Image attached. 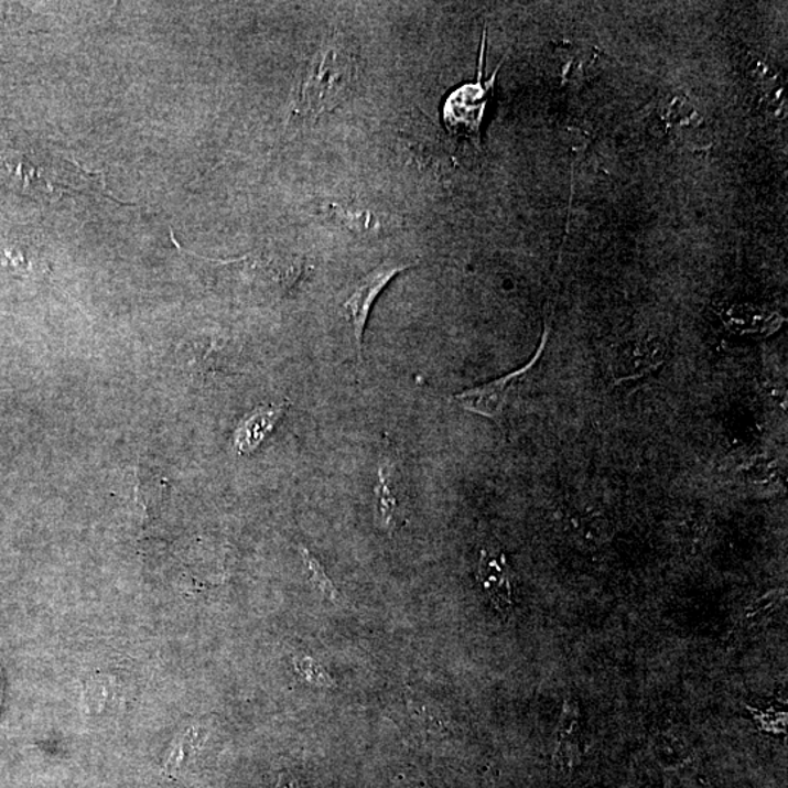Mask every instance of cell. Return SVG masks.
I'll return each instance as SVG.
<instances>
[{"label": "cell", "instance_id": "3957f363", "mask_svg": "<svg viewBox=\"0 0 788 788\" xmlns=\"http://www.w3.org/2000/svg\"><path fill=\"white\" fill-rule=\"evenodd\" d=\"M549 333H551V328H549V326L544 327L538 349H536V353L531 355L530 361L525 364L523 367L517 368L515 371L497 378V380L486 382V385L462 391V393L453 396V402H456L458 407L465 409L467 412L476 413V415L501 423L508 399H510V391L515 389L517 382L526 377L527 374L535 368L536 364L540 361V358H542L544 349H547L548 346Z\"/></svg>", "mask_w": 788, "mask_h": 788}, {"label": "cell", "instance_id": "30bf717a", "mask_svg": "<svg viewBox=\"0 0 788 788\" xmlns=\"http://www.w3.org/2000/svg\"><path fill=\"white\" fill-rule=\"evenodd\" d=\"M303 555L305 565H307L310 580H312L314 587L333 603L344 602L339 590H337L335 584L332 583V580L328 579L326 571H324L317 558L313 557L305 548H303Z\"/></svg>", "mask_w": 788, "mask_h": 788}, {"label": "cell", "instance_id": "8fae6325", "mask_svg": "<svg viewBox=\"0 0 788 788\" xmlns=\"http://www.w3.org/2000/svg\"><path fill=\"white\" fill-rule=\"evenodd\" d=\"M199 732H197V728L195 727L187 728L183 735H180L177 742H175L173 751H171L169 760H166V773L173 776V774L179 773L180 769L183 768V765L186 764L188 756H191L193 751H195V746L197 745V742H199Z\"/></svg>", "mask_w": 788, "mask_h": 788}, {"label": "cell", "instance_id": "2e32d148", "mask_svg": "<svg viewBox=\"0 0 788 788\" xmlns=\"http://www.w3.org/2000/svg\"><path fill=\"white\" fill-rule=\"evenodd\" d=\"M3 704V678L2 672H0V710H2Z\"/></svg>", "mask_w": 788, "mask_h": 788}, {"label": "cell", "instance_id": "5b68a950", "mask_svg": "<svg viewBox=\"0 0 788 788\" xmlns=\"http://www.w3.org/2000/svg\"><path fill=\"white\" fill-rule=\"evenodd\" d=\"M477 580L495 609L504 616H510L515 598H512L511 573L506 557L482 551Z\"/></svg>", "mask_w": 788, "mask_h": 788}, {"label": "cell", "instance_id": "6da1fadb", "mask_svg": "<svg viewBox=\"0 0 788 788\" xmlns=\"http://www.w3.org/2000/svg\"><path fill=\"white\" fill-rule=\"evenodd\" d=\"M358 78V54L342 33L324 35L305 63L294 97L290 120L315 121L348 100Z\"/></svg>", "mask_w": 788, "mask_h": 788}, {"label": "cell", "instance_id": "7a4b0ae2", "mask_svg": "<svg viewBox=\"0 0 788 788\" xmlns=\"http://www.w3.org/2000/svg\"><path fill=\"white\" fill-rule=\"evenodd\" d=\"M486 46V30L482 34L479 66H477V78L475 83L463 84L454 89L445 98L443 106V121L445 129L453 137L466 139L477 150L481 148V129L494 96V85L503 62L490 75L488 80L484 79V58Z\"/></svg>", "mask_w": 788, "mask_h": 788}, {"label": "cell", "instance_id": "ba28073f", "mask_svg": "<svg viewBox=\"0 0 788 788\" xmlns=\"http://www.w3.org/2000/svg\"><path fill=\"white\" fill-rule=\"evenodd\" d=\"M283 407H269L259 409L253 415L247 418L236 434V445L238 453L245 454L253 452L266 435L272 431L274 423L282 417Z\"/></svg>", "mask_w": 788, "mask_h": 788}, {"label": "cell", "instance_id": "7c38bea8", "mask_svg": "<svg viewBox=\"0 0 788 788\" xmlns=\"http://www.w3.org/2000/svg\"><path fill=\"white\" fill-rule=\"evenodd\" d=\"M295 669L305 681L315 684V687L328 688L335 687L336 684L331 678V674H328L317 661L310 659V657H296Z\"/></svg>", "mask_w": 788, "mask_h": 788}, {"label": "cell", "instance_id": "277c9868", "mask_svg": "<svg viewBox=\"0 0 788 788\" xmlns=\"http://www.w3.org/2000/svg\"><path fill=\"white\" fill-rule=\"evenodd\" d=\"M413 266H415L413 262H398V260L393 259L385 260L357 283L348 300L345 301L344 312L346 319L349 320L350 327H353L359 363H363L364 332H366L368 315L374 303H376L381 292L386 290V287L389 285L391 279L398 277L404 270L413 268Z\"/></svg>", "mask_w": 788, "mask_h": 788}, {"label": "cell", "instance_id": "9a60e30c", "mask_svg": "<svg viewBox=\"0 0 788 788\" xmlns=\"http://www.w3.org/2000/svg\"><path fill=\"white\" fill-rule=\"evenodd\" d=\"M277 788H301V786L300 781L296 780L292 774L283 773L281 777H279Z\"/></svg>", "mask_w": 788, "mask_h": 788}, {"label": "cell", "instance_id": "9c48e42d", "mask_svg": "<svg viewBox=\"0 0 788 788\" xmlns=\"http://www.w3.org/2000/svg\"><path fill=\"white\" fill-rule=\"evenodd\" d=\"M112 697V684L105 677H93L84 684L85 709L89 714H100Z\"/></svg>", "mask_w": 788, "mask_h": 788}, {"label": "cell", "instance_id": "52a82bcc", "mask_svg": "<svg viewBox=\"0 0 788 788\" xmlns=\"http://www.w3.org/2000/svg\"><path fill=\"white\" fill-rule=\"evenodd\" d=\"M579 717L577 705L574 702H566L558 728L555 754H553V763L562 773H571L580 760Z\"/></svg>", "mask_w": 788, "mask_h": 788}, {"label": "cell", "instance_id": "5bb4252c", "mask_svg": "<svg viewBox=\"0 0 788 788\" xmlns=\"http://www.w3.org/2000/svg\"><path fill=\"white\" fill-rule=\"evenodd\" d=\"M380 484H378L377 494L378 499H380V511L382 521L387 529H393L395 527V516H396V498L393 490H391L389 481H387L385 467H380Z\"/></svg>", "mask_w": 788, "mask_h": 788}, {"label": "cell", "instance_id": "8992f818", "mask_svg": "<svg viewBox=\"0 0 788 788\" xmlns=\"http://www.w3.org/2000/svg\"><path fill=\"white\" fill-rule=\"evenodd\" d=\"M331 209L341 224L358 234L391 231L402 224V219H399L398 216L364 204L346 202V204H333Z\"/></svg>", "mask_w": 788, "mask_h": 788}, {"label": "cell", "instance_id": "4fadbf2b", "mask_svg": "<svg viewBox=\"0 0 788 788\" xmlns=\"http://www.w3.org/2000/svg\"><path fill=\"white\" fill-rule=\"evenodd\" d=\"M752 714L760 732L771 733V735H785L787 727V713L773 709L756 710L751 709Z\"/></svg>", "mask_w": 788, "mask_h": 788}]
</instances>
